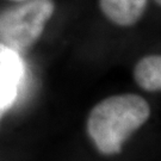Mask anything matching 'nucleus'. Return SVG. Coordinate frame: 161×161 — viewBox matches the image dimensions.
<instances>
[{"instance_id": "nucleus-1", "label": "nucleus", "mask_w": 161, "mask_h": 161, "mask_svg": "<svg viewBox=\"0 0 161 161\" xmlns=\"http://www.w3.org/2000/svg\"><path fill=\"white\" fill-rule=\"evenodd\" d=\"M149 116V104L143 97L134 93L111 96L90 111L87 134L99 153L115 155L121 153L125 141Z\"/></svg>"}, {"instance_id": "nucleus-2", "label": "nucleus", "mask_w": 161, "mask_h": 161, "mask_svg": "<svg viewBox=\"0 0 161 161\" xmlns=\"http://www.w3.org/2000/svg\"><path fill=\"white\" fill-rule=\"evenodd\" d=\"M55 11L53 0H24L0 11V42L19 52L36 43Z\"/></svg>"}, {"instance_id": "nucleus-3", "label": "nucleus", "mask_w": 161, "mask_h": 161, "mask_svg": "<svg viewBox=\"0 0 161 161\" xmlns=\"http://www.w3.org/2000/svg\"><path fill=\"white\" fill-rule=\"evenodd\" d=\"M148 0H99V7L110 22L131 26L143 16Z\"/></svg>"}, {"instance_id": "nucleus-4", "label": "nucleus", "mask_w": 161, "mask_h": 161, "mask_svg": "<svg viewBox=\"0 0 161 161\" xmlns=\"http://www.w3.org/2000/svg\"><path fill=\"white\" fill-rule=\"evenodd\" d=\"M134 79L144 91H161V55H148L134 68Z\"/></svg>"}, {"instance_id": "nucleus-5", "label": "nucleus", "mask_w": 161, "mask_h": 161, "mask_svg": "<svg viewBox=\"0 0 161 161\" xmlns=\"http://www.w3.org/2000/svg\"><path fill=\"white\" fill-rule=\"evenodd\" d=\"M25 67L19 53L0 42V85L19 86L24 79Z\"/></svg>"}, {"instance_id": "nucleus-6", "label": "nucleus", "mask_w": 161, "mask_h": 161, "mask_svg": "<svg viewBox=\"0 0 161 161\" xmlns=\"http://www.w3.org/2000/svg\"><path fill=\"white\" fill-rule=\"evenodd\" d=\"M19 86L12 84H1L0 85V121L1 117L16 102Z\"/></svg>"}, {"instance_id": "nucleus-7", "label": "nucleus", "mask_w": 161, "mask_h": 161, "mask_svg": "<svg viewBox=\"0 0 161 161\" xmlns=\"http://www.w3.org/2000/svg\"><path fill=\"white\" fill-rule=\"evenodd\" d=\"M155 1H156V3H158V4H159V5L161 6V0H155Z\"/></svg>"}, {"instance_id": "nucleus-8", "label": "nucleus", "mask_w": 161, "mask_h": 161, "mask_svg": "<svg viewBox=\"0 0 161 161\" xmlns=\"http://www.w3.org/2000/svg\"><path fill=\"white\" fill-rule=\"evenodd\" d=\"M11 1H17V3H19V1H24V0H11Z\"/></svg>"}]
</instances>
